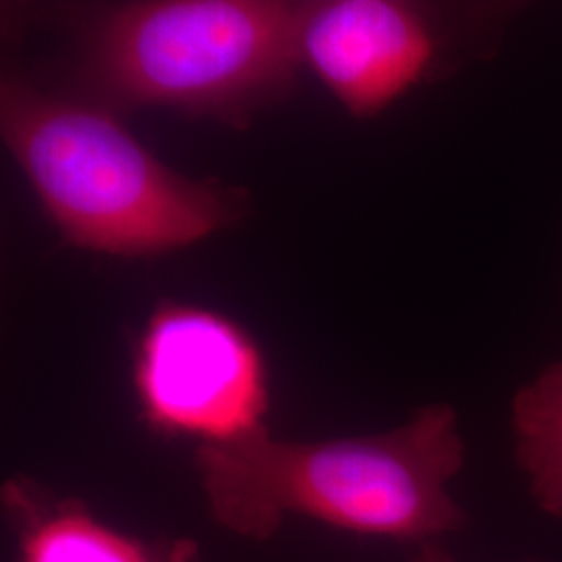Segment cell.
<instances>
[{
  "instance_id": "cell-3",
  "label": "cell",
  "mask_w": 562,
  "mask_h": 562,
  "mask_svg": "<svg viewBox=\"0 0 562 562\" xmlns=\"http://www.w3.org/2000/svg\"><path fill=\"white\" fill-rule=\"evenodd\" d=\"M304 2L155 0L109 11L81 81L106 109L159 106L244 127L292 92Z\"/></svg>"
},
{
  "instance_id": "cell-1",
  "label": "cell",
  "mask_w": 562,
  "mask_h": 562,
  "mask_svg": "<svg viewBox=\"0 0 562 562\" xmlns=\"http://www.w3.org/2000/svg\"><path fill=\"white\" fill-rule=\"evenodd\" d=\"M196 473L222 529L265 542L288 517L419 543L464 525L450 483L464 464L459 415L429 404L398 427L357 438L288 442L261 427L201 443Z\"/></svg>"
},
{
  "instance_id": "cell-5",
  "label": "cell",
  "mask_w": 562,
  "mask_h": 562,
  "mask_svg": "<svg viewBox=\"0 0 562 562\" xmlns=\"http://www.w3.org/2000/svg\"><path fill=\"white\" fill-rule=\"evenodd\" d=\"M446 13L406 0L304 2L302 65L352 117H378L454 59Z\"/></svg>"
},
{
  "instance_id": "cell-7",
  "label": "cell",
  "mask_w": 562,
  "mask_h": 562,
  "mask_svg": "<svg viewBox=\"0 0 562 562\" xmlns=\"http://www.w3.org/2000/svg\"><path fill=\"white\" fill-rule=\"evenodd\" d=\"M510 425L533 501L562 519V361L543 367L515 394Z\"/></svg>"
},
{
  "instance_id": "cell-8",
  "label": "cell",
  "mask_w": 562,
  "mask_h": 562,
  "mask_svg": "<svg viewBox=\"0 0 562 562\" xmlns=\"http://www.w3.org/2000/svg\"><path fill=\"white\" fill-rule=\"evenodd\" d=\"M408 562H454V559L440 542H427L417 546Z\"/></svg>"
},
{
  "instance_id": "cell-2",
  "label": "cell",
  "mask_w": 562,
  "mask_h": 562,
  "mask_svg": "<svg viewBox=\"0 0 562 562\" xmlns=\"http://www.w3.org/2000/svg\"><path fill=\"white\" fill-rule=\"evenodd\" d=\"M0 132L48 220L83 250L157 257L240 222L246 211L241 190L173 171L97 102L4 78Z\"/></svg>"
},
{
  "instance_id": "cell-4",
  "label": "cell",
  "mask_w": 562,
  "mask_h": 562,
  "mask_svg": "<svg viewBox=\"0 0 562 562\" xmlns=\"http://www.w3.org/2000/svg\"><path fill=\"white\" fill-rule=\"evenodd\" d=\"M134 385L144 422L159 434L222 443L265 427L261 346L206 306L167 301L150 313L136 341Z\"/></svg>"
},
{
  "instance_id": "cell-6",
  "label": "cell",
  "mask_w": 562,
  "mask_h": 562,
  "mask_svg": "<svg viewBox=\"0 0 562 562\" xmlns=\"http://www.w3.org/2000/svg\"><path fill=\"white\" fill-rule=\"evenodd\" d=\"M38 506L42 513H21V562L196 561L194 542H142L99 521L76 501Z\"/></svg>"
}]
</instances>
